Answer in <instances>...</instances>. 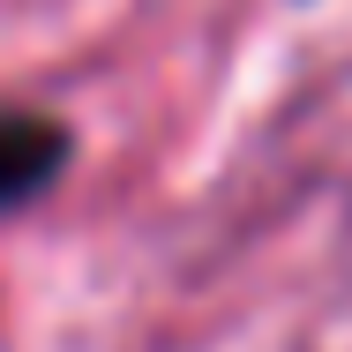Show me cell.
Here are the masks:
<instances>
[{
  "label": "cell",
  "instance_id": "cell-1",
  "mask_svg": "<svg viewBox=\"0 0 352 352\" xmlns=\"http://www.w3.org/2000/svg\"><path fill=\"white\" fill-rule=\"evenodd\" d=\"M68 165V128L45 113H0V210H23L30 195H45Z\"/></svg>",
  "mask_w": 352,
  "mask_h": 352
}]
</instances>
